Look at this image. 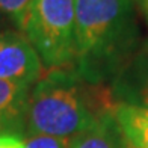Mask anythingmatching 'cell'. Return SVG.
Wrapping results in <instances>:
<instances>
[{"mask_svg": "<svg viewBox=\"0 0 148 148\" xmlns=\"http://www.w3.org/2000/svg\"><path fill=\"white\" fill-rule=\"evenodd\" d=\"M138 0H76L73 66L92 85L112 83L142 38Z\"/></svg>", "mask_w": 148, "mask_h": 148, "instance_id": "6da1fadb", "label": "cell"}, {"mask_svg": "<svg viewBox=\"0 0 148 148\" xmlns=\"http://www.w3.org/2000/svg\"><path fill=\"white\" fill-rule=\"evenodd\" d=\"M115 106L110 86L86 82L73 65L50 68L30 92L26 133L71 139Z\"/></svg>", "mask_w": 148, "mask_h": 148, "instance_id": "7a4b0ae2", "label": "cell"}, {"mask_svg": "<svg viewBox=\"0 0 148 148\" xmlns=\"http://www.w3.org/2000/svg\"><path fill=\"white\" fill-rule=\"evenodd\" d=\"M23 33L45 66L73 65L76 55V0H33Z\"/></svg>", "mask_w": 148, "mask_h": 148, "instance_id": "3957f363", "label": "cell"}, {"mask_svg": "<svg viewBox=\"0 0 148 148\" xmlns=\"http://www.w3.org/2000/svg\"><path fill=\"white\" fill-rule=\"evenodd\" d=\"M41 76V58L29 39L17 32L0 33V79L32 86Z\"/></svg>", "mask_w": 148, "mask_h": 148, "instance_id": "277c9868", "label": "cell"}, {"mask_svg": "<svg viewBox=\"0 0 148 148\" xmlns=\"http://www.w3.org/2000/svg\"><path fill=\"white\" fill-rule=\"evenodd\" d=\"M110 92L116 104L148 109V38L118 71Z\"/></svg>", "mask_w": 148, "mask_h": 148, "instance_id": "5b68a950", "label": "cell"}, {"mask_svg": "<svg viewBox=\"0 0 148 148\" xmlns=\"http://www.w3.org/2000/svg\"><path fill=\"white\" fill-rule=\"evenodd\" d=\"M30 86L0 79V134L24 136Z\"/></svg>", "mask_w": 148, "mask_h": 148, "instance_id": "8992f818", "label": "cell"}, {"mask_svg": "<svg viewBox=\"0 0 148 148\" xmlns=\"http://www.w3.org/2000/svg\"><path fill=\"white\" fill-rule=\"evenodd\" d=\"M68 148H130L113 112L100 116L92 125L74 134Z\"/></svg>", "mask_w": 148, "mask_h": 148, "instance_id": "52a82bcc", "label": "cell"}, {"mask_svg": "<svg viewBox=\"0 0 148 148\" xmlns=\"http://www.w3.org/2000/svg\"><path fill=\"white\" fill-rule=\"evenodd\" d=\"M113 115L130 148H148V109L116 104Z\"/></svg>", "mask_w": 148, "mask_h": 148, "instance_id": "ba28073f", "label": "cell"}, {"mask_svg": "<svg viewBox=\"0 0 148 148\" xmlns=\"http://www.w3.org/2000/svg\"><path fill=\"white\" fill-rule=\"evenodd\" d=\"M33 0H0V12L8 15L18 29L24 27Z\"/></svg>", "mask_w": 148, "mask_h": 148, "instance_id": "9c48e42d", "label": "cell"}, {"mask_svg": "<svg viewBox=\"0 0 148 148\" xmlns=\"http://www.w3.org/2000/svg\"><path fill=\"white\" fill-rule=\"evenodd\" d=\"M68 140L49 134H27L24 144L26 148H68Z\"/></svg>", "mask_w": 148, "mask_h": 148, "instance_id": "30bf717a", "label": "cell"}, {"mask_svg": "<svg viewBox=\"0 0 148 148\" xmlns=\"http://www.w3.org/2000/svg\"><path fill=\"white\" fill-rule=\"evenodd\" d=\"M0 148H26L24 138L15 134H0Z\"/></svg>", "mask_w": 148, "mask_h": 148, "instance_id": "8fae6325", "label": "cell"}, {"mask_svg": "<svg viewBox=\"0 0 148 148\" xmlns=\"http://www.w3.org/2000/svg\"><path fill=\"white\" fill-rule=\"evenodd\" d=\"M138 3H139V9L142 12L145 21L148 24V0H138Z\"/></svg>", "mask_w": 148, "mask_h": 148, "instance_id": "7c38bea8", "label": "cell"}]
</instances>
